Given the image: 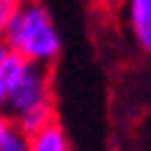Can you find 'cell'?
<instances>
[{
    "label": "cell",
    "instance_id": "cell-1",
    "mask_svg": "<svg viewBox=\"0 0 151 151\" xmlns=\"http://www.w3.org/2000/svg\"><path fill=\"white\" fill-rule=\"evenodd\" d=\"M3 41L10 53L46 67H50L63 53L60 29L55 27L53 14L41 0H22L5 27Z\"/></svg>",
    "mask_w": 151,
    "mask_h": 151
},
{
    "label": "cell",
    "instance_id": "cell-2",
    "mask_svg": "<svg viewBox=\"0 0 151 151\" xmlns=\"http://www.w3.org/2000/svg\"><path fill=\"white\" fill-rule=\"evenodd\" d=\"M53 101V77H50V67L46 65H36V63H27L22 77L17 79L10 101H7V115L17 118L24 110H31L41 103H50Z\"/></svg>",
    "mask_w": 151,
    "mask_h": 151
},
{
    "label": "cell",
    "instance_id": "cell-3",
    "mask_svg": "<svg viewBox=\"0 0 151 151\" xmlns=\"http://www.w3.org/2000/svg\"><path fill=\"white\" fill-rule=\"evenodd\" d=\"M127 22L137 46L151 53V0H127Z\"/></svg>",
    "mask_w": 151,
    "mask_h": 151
},
{
    "label": "cell",
    "instance_id": "cell-4",
    "mask_svg": "<svg viewBox=\"0 0 151 151\" xmlns=\"http://www.w3.org/2000/svg\"><path fill=\"white\" fill-rule=\"evenodd\" d=\"M12 122H14V127L19 129V132H24L27 137H36V134L43 132L48 125L58 122V118H55V103L50 101V103L36 106V108H31V110H24L22 115L12 118Z\"/></svg>",
    "mask_w": 151,
    "mask_h": 151
},
{
    "label": "cell",
    "instance_id": "cell-5",
    "mask_svg": "<svg viewBox=\"0 0 151 151\" xmlns=\"http://www.w3.org/2000/svg\"><path fill=\"white\" fill-rule=\"evenodd\" d=\"M29 60H24L22 55H17V53H10L5 63L0 65V113H5L7 110V101H10V93L17 84V79L22 77V72L27 67Z\"/></svg>",
    "mask_w": 151,
    "mask_h": 151
},
{
    "label": "cell",
    "instance_id": "cell-6",
    "mask_svg": "<svg viewBox=\"0 0 151 151\" xmlns=\"http://www.w3.org/2000/svg\"><path fill=\"white\" fill-rule=\"evenodd\" d=\"M31 151H74V149L70 144L67 132L58 122H53L36 137H31Z\"/></svg>",
    "mask_w": 151,
    "mask_h": 151
},
{
    "label": "cell",
    "instance_id": "cell-7",
    "mask_svg": "<svg viewBox=\"0 0 151 151\" xmlns=\"http://www.w3.org/2000/svg\"><path fill=\"white\" fill-rule=\"evenodd\" d=\"M0 151H31V137H27L24 132L14 127V132L0 144Z\"/></svg>",
    "mask_w": 151,
    "mask_h": 151
},
{
    "label": "cell",
    "instance_id": "cell-8",
    "mask_svg": "<svg viewBox=\"0 0 151 151\" xmlns=\"http://www.w3.org/2000/svg\"><path fill=\"white\" fill-rule=\"evenodd\" d=\"M22 5V0H0V39L5 34V27L10 22V17L14 14V10Z\"/></svg>",
    "mask_w": 151,
    "mask_h": 151
},
{
    "label": "cell",
    "instance_id": "cell-9",
    "mask_svg": "<svg viewBox=\"0 0 151 151\" xmlns=\"http://www.w3.org/2000/svg\"><path fill=\"white\" fill-rule=\"evenodd\" d=\"M14 132V122H12V118L7 115V113H0V144H3L10 134Z\"/></svg>",
    "mask_w": 151,
    "mask_h": 151
},
{
    "label": "cell",
    "instance_id": "cell-10",
    "mask_svg": "<svg viewBox=\"0 0 151 151\" xmlns=\"http://www.w3.org/2000/svg\"><path fill=\"white\" fill-rule=\"evenodd\" d=\"M7 55H10V48L5 46V41H3V39H0V65L5 63V58H7Z\"/></svg>",
    "mask_w": 151,
    "mask_h": 151
}]
</instances>
